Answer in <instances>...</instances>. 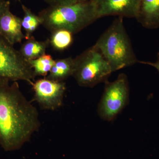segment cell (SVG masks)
I'll return each instance as SVG.
<instances>
[{
  "label": "cell",
  "instance_id": "obj_10",
  "mask_svg": "<svg viewBox=\"0 0 159 159\" xmlns=\"http://www.w3.org/2000/svg\"><path fill=\"white\" fill-rule=\"evenodd\" d=\"M136 19L144 28H159V0H141Z\"/></svg>",
  "mask_w": 159,
  "mask_h": 159
},
{
  "label": "cell",
  "instance_id": "obj_11",
  "mask_svg": "<svg viewBox=\"0 0 159 159\" xmlns=\"http://www.w3.org/2000/svg\"><path fill=\"white\" fill-rule=\"evenodd\" d=\"M75 67L74 58L70 57L55 60L54 65L46 77L57 81H64L73 76Z\"/></svg>",
  "mask_w": 159,
  "mask_h": 159
},
{
  "label": "cell",
  "instance_id": "obj_4",
  "mask_svg": "<svg viewBox=\"0 0 159 159\" xmlns=\"http://www.w3.org/2000/svg\"><path fill=\"white\" fill-rule=\"evenodd\" d=\"M74 60L72 77L83 87L93 88L100 83L106 82L113 72L108 62L93 46L75 57Z\"/></svg>",
  "mask_w": 159,
  "mask_h": 159
},
{
  "label": "cell",
  "instance_id": "obj_3",
  "mask_svg": "<svg viewBox=\"0 0 159 159\" xmlns=\"http://www.w3.org/2000/svg\"><path fill=\"white\" fill-rule=\"evenodd\" d=\"M123 18H116L93 45L110 66L113 72L139 62L125 30Z\"/></svg>",
  "mask_w": 159,
  "mask_h": 159
},
{
  "label": "cell",
  "instance_id": "obj_7",
  "mask_svg": "<svg viewBox=\"0 0 159 159\" xmlns=\"http://www.w3.org/2000/svg\"><path fill=\"white\" fill-rule=\"evenodd\" d=\"M33 100L40 107L46 110L54 111L62 106L66 91V83L44 77L34 81L32 85Z\"/></svg>",
  "mask_w": 159,
  "mask_h": 159
},
{
  "label": "cell",
  "instance_id": "obj_1",
  "mask_svg": "<svg viewBox=\"0 0 159 159\" xmlns=\"http://www.w3.org/2000/svg\"><path fill=\"white\" fill-rule=\"evenodd\" d=\"M0 79V145L6 151L16 150L39 130L37 108L24 96L17 81Z\"/></svg>",
  "mask_w": 159,
  "mask_h": 159
},
{
  "label": "cell",
  "instance_id": "obj_16",
  "mask_svg": "<svg viewBox=\"0 0 159 159\" xmlns=\"http://www.w3.org/2000/svg\"><path fill=\"white\" fill-rule=\"evenodd\" d=\"M49 6L57 7L73 5L81 2H85L87 0H44Z\"/></svg>",
  "mask_w": 159,
  "mask_h": 159
},
{
  "label": "cell",
  "instance_id": "obj_18",
  "mask_svg": "<svg viewBox=\"0 0 159 159\" xmlns=\"http://www.w3.org/2000/svg\"><path fill=\"white\" fill-rule=\"evenodd\" d=\"M139 63L142 64L152 66L155 68L158 71L159 73V54L158 55L157 58L155 62H151V61H139Z\"/></svg>",
  "mask_w": 159,
  "mask_h": 159
},
{
  "label": "cell",
  "instance_id": "obj_15",
  "mask_svg": "<svg viewBox=\"0 0 159 159\" xmlns=\"http://www.w3.org/2000/svg\"><path fill=\"white\" fill-rule=\"evenodd\" d=\"M33 69L34 75L46 77L54 65L55 60L50 54H45L36 59L27 61Z\"/></svg>",
  "mask_w": 159,
  "mask_h": 159
},
{
  "label": "cell",
  "instance_id": "obj_5",
  "mask_svg": "<svg viewBox=\"0 0 159 159\" xmlns=\"http://www.w3.org/2000/svg\"><path fill=\"white\" fill-rule=\"evenodd\" d=\"M35 77L33 69L20 51L0 34V79L24 80L32 85Z\"/></svg>",
  "mask_w": 159,
  "mask_h": 159
},
{
  "label": "cell",
  "instance_id": "obj_9",
  "mask_svg": "<svg viewBox=\"0 0 159 159\" xmlns=\"http://www.w3.org/2000/svg\"><path fill=\"white\" fill-rule=\"evenodd\" d=\"M22 29V19L12 14L10 9L0 18V34L13 45L26 39Z\"/></svg>",
  "mask_w": 159,
  "mask_h": 159
},
{
  "label": "cell",
  "instance_id": "obj_12",
  "mask_svg": "<svg viewBox=\"0 0 159 159\" xmlns=\"http://www.w3.org/2000/svg\"><path fill=\"white\" fill-rule=\"evenodd\" d=\"M26 39L21 45L19 51L26 60L36 59L46 54V50L50 44L48 39L39 41L32 36Z\"/></svg>",
  "mask_w": 159,
  "mask_h": 159
},
{
  "label": "cell",
  "instance_id": "obj_13",
  "mask_svg": "<svg viewBox=\"0 0 159 159\" xmlns=\"http://www.w3.org/2000/svg\"><path fill=\"white\" fill-rule=\"evenodd\" d=\"M24 17L22 19V26L25 31L26 39L32 36V34L41 25V21L38 15H36L25 5H22Z\"/></svg>",
  "mask_w": 159,
  "mask_h": 159
},
{
  "label": "cell",
  "instance_id": "obj_17",
  "mask_svg": "<svg viewBox=\"0 0 159 159\" xmlns=\"http://www.w3.org/2000/svg\"><path fill=\"white\" fill-rule=\"evenodd\" d=\"M10 2L6 0H0V18L3 14L10 9Z\"/></svg>",
  "mask_w": 159,
  "mask_h": 159
},
{
  "label": "cell",
  "instance_id": "obj_6",
  "mask_svg": "<svg viewBox=\"0 0 159 159\" xmlns=\"http://www.w3.org/2000/svg\"><path fill=\"white\" fill-rule=\"evenodd\" d=\"M104 92L99 106V116L105 121H111L127 105L129 99V86L127 76L119 74L115 81L105 82Z\"/></svg>",
  "mask_w": 159,
  "mask_h": 159
},
{
  "label": "cell",
  "instance_id": "obj_2",
  "mask_svg": "<svg viewBox=\"0 0 159 159\" xmlns=\"http://www.w3.org/2000/svg\"><path fill=\"white\" fill-rule=\"evenodd\" d=\"M38 16L41 25L51 33L62 29L75 34L98 19L91 0L68 6H49Z\"/></svg>",
  "mask_w": 159,
  "mask_h": 159
},
{
  "label": "cell",
  "instance_id": "obj_14",
  "mask_svg": "<svg viewBox=\"0 0 159 159\" xmlns=\"http://www.w3.org/2000/svg\"><path fill=\"white\" fill-rule=\"evenodd\" d=\"M73 33L66 30H56L51 33L49 40L53 48L57 51H63L67 49L73 43Z\"/></svg>",
  "mask_w": 159,
  "mask_h": 159
},
{
  "label": "cell",
  "instance_id": "obj_8",
  "mask_svg": "<svg viewBox=\"0 0 159 159\" xmlns=\"http://www.w3.org/2000/svg\"><path fill=\"white\" fill-rule=\"evenodd\" d=\"M93 4L97 18L114 16L137 18L141 0H91Z\"/></svg>",
  "mask_w": 159,
  "mask_h": 159
}]
</instances>
